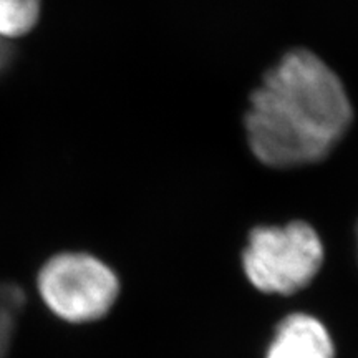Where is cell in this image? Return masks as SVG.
<instances>
[{
    "label": "cell",
    "instance_id": "obj_4",
    "mask_svg": "<svg viewBox=\"0 0 358 358\" xmlns=\"http://www.w3.org/2000/svg\"><path fill=\"white\" fill-rule=\"evenodd\" d=\"M335 348L329 332L315 317L292 313L277 327L267 358H334Z\"/></svg>",
    "mask_w": 358,
    "mask_h": 358
},
{
    "label": "cell",
    "instance_id": "obj_6",
    "mask_svg": "<svg viewBox=\"0 0 358 358\" xmlns=\"http://www.w3.org/2000/svg\"><path fill=\"white\" fill-rule=\"evenodd\" d=\"M24 306V290L12 282H0V358L8 355L17 320Z\"/></svg>",
    "mask_w": 358,
    "mask_h": 358
},
{
    "label": "cell",
    "instance_id": "obj_1",
    "mask_svg": "<svg viewBox=\"0 0 358 358\" xmlns=\"http://www.w3.org/2000/svg\"><path fill=\"white\" fill-rule=\"evenodd\" d=\"M352 122V101L332 66L308 48H292L249 95L244 131L259 163L287 169L324 161Z\"/></svg>",
    "mask_w": 358,
    "mask_h": 358
},
{
    "label": "cell",
    "instance_id": "obj_2",
    "mask_svg": "<svg viewBox=\"0 0 358 358\" xmlns=\"http://www.w3.org/2000/svg\"><path fill=\"white\" fill-rule=\"evenodd\" d=\"M244 272L266 294H295L307 287L324 262V245L310 224L261 226L250 231Z\"/></svg>",
    "mask_w": 358,
    "mask_h": 358
},
{
    "label": "cell",
    "instance_id": "obj_8",
    "mask_svg": "<svg viewBox=\"0 0 358 358\" xmlns=\"http://www.w3.org/2000/svg\"><path fill=\"white\" fill-rule=\"evenodd\" d=\"M357 236H358V227H357Z\"/></svg>",
    "mask_w": 358,
    "mask_h": 358
},
{
    "label": "cell",
    "instance_id": "obj_5",
    "mask_svg": "<svg viewBox=\"0 0 358 358\" xmlns=\"http://www.w3.org/2000/svg\"><path fill=\"white\" fill-rule=\"evenodd\" d=\"M42 0H0V38L24 37L37 27Z\"/></svg>",
    "mask_w": 358,
    "mask_h": 358
},
{
    "label": "cell",
    "instance_id": "obj_3",
    "mask_svg": "<svg viewBox=\"0 0 358 358\" xmlns=\"http://www.w3.org/2000/svg\"><path fill=\"white\" fill-rule=\"evenodd\" d=\"M38 292L47 307L66 322L101 319L118 297V277L105 262L83 252L52 257L38 274Z\"/></svg>",
    "mask_w": 358,
    "mask_h": 358
},
{
    "label": "cell",
    "instance_id": "obj_7",
    "mask_svg": "<svg viewBox=\"0 0 358 358\" xmlns=\"http://www.w3.org/2000/svg\"><path fill=\"white\" fill-rule=\"evenodd\" d=\"M15 55L17 50L10 40L0 38V77L10 69L13 60H15Z\"/></svg>",
    "mask_w": 358,
    "mask_h": 358
}]
</instances>
